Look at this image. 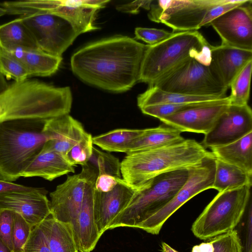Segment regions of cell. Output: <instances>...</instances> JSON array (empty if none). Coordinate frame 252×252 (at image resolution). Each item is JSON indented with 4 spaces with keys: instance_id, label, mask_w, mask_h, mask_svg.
<instances>
[{
    "instance_id": "cell-1",
    "label": "cell",
    "mask_w": 252,
    "mask_h": 252,
    "mask_svg": "<svg viewBox=\"0 0 252 252\" xmlns=\"http://www.w3.org/2000/svg\"><path fill=\"white\" fill-rule=\"evenodd\" d=\"M146 47L125 35L104 38L74 53L71 68L86 83L112 92H124L139 82Z\"/></svg>"
},
{
    "instance_id": "cell-2",
    "label": "cell",
    "mask_w": 252,
    "mask_h": 252,
    "mask_svg": "<svg viewBox=\"0 0 252 252\" xmlns=\"http://www.w3.org/2000/svg\"><path fill=\"white\" fill-rule=\"evenodd\" d=\"M203 145L192 139L126 154L121 162L122 179L138 189L155 177L172 171L189 169L210 155Z\"/></svg>"
},
{
    "instance_id": "cell-3",
    "label": "cell",
    "mask_w": 252,
    "mask_h": 252,
    "mask_svg": "<svg viewBox=\"0 0 252 252\" xmlns=\"http://www.w3.org/2000/svg\"><path fill=\"white\" fill-rule=\"evenodd\" d=\"M210 45L197 31L174 32L154 45H147L141 63L139 82L149 86L189 58L209 66Z\"/></svg>"
},
{
    "instance_id": "cell-4",
    "label": "cell",
    "mask_w": 252,
    "mask_h": 252,
    "mask_svg": "<svg viewBox=\"0 0 252 252\" xmlns=\"http://www.w3.org/2000/svg\"><path fill=\"white\" fill-rule=\"evenodd\" d=\"M45 120L21 119L0 123V179L19 177L41 151L48 139Z\"/></svg>"
},
{
    "instance_id": "cell-5",
    "label": "cell",
    "mask_w": 252,
    "mask_h": 252,
    "mask_svg": "<svg viewBox=\"0 0 252 252\" xmlns=\"http://www.w3.org/2000/svg\"><path fill=\"white\" fill-rule=\"evenodd\" d=\"M189 169L172 171L153 178L139 189L127 206L112 221L108 229L118 227L138 228L164 207L187 181Z\"/></svg>"
},
{
    "instance_id": "cell-6",
    "label": "cell",
    "mask_w": 252,
    "mask_h": 252,
    "mask_svg": "<svg viewBox=\"0 0 252 252\" xmlns=\"http://www.w3.org/2000/svg\"><path fill=\"white\" fill-rule=\"evenodd\" d=\"M251 188L244 186L219 192L193 223L194 235L207 240L235 229L251 199Z\"/></svg>"
},
{
    "instance_id": "cell-7",
    "label": "cell",
    "mask_w": 252,
    "mask_h": 252,
    "mask_svg": "<svg viewBox=\"0 0 252 252\" xmlns=\"http://www.w3.org/2000/svg\"><path fill=\"white\" fill-rule=\"evenodd\" d=\"M109 0H27L4 1L0 5L7 14L20 17L50 14L63 18L78 35L99 29L95 21L97 13Z\"/></svg>"
},
{
    "instance_id": "cell-8",
    "label": "cell",
    "mask_w": 252,
    "mask_h": 252,
    "mask_svg": "<svg viewBox=\"0 0 252 252\" xmlns=\"http://www.w3.org/2000/svg\"><path fill=\"white\" fill-rule=\"evenodd\" d=\"M164 92L190 96H226L228 90L216 78L209 65L189 58L151 85Z\"/></svg>"
},
{
    "instance_id": "cell-9",
    "label": "cell",
    "mask_w": 252,
    "mask_h": 252,
    "mask_svg": "<svg viewBox=\"0 0 252 252\" xmlns=\"http://www.w3.org/2000/svg\"><path fill=\"white\" fill-rule=\"evenodd\" d=\"M216 158L211 154L198 164L189 169L188 178L174 197L161 209L140 224L138 228L148 233L159 234L166 221L191 198L212 189Z\"/></svg>"
},
{
    "instance_id": "cell-10",
    "label": "cell",
    "mask_w": 252,
    "mask_h": 252,
    "mask_svg": "<svg viewBox=\"0 0 252 252\" xmlns=\"http://www.w3.org/2000/svg\"><path fill=\"white\" fill-rule=\"evenodd\" d=\"M219 0H153L149 19L170 27L173 32L197 31L208 9Z\"/></svg>"
},
{
    "instance_id": "cell-11",
    "label": "cell",
    "mask_w": 252,
    "mask_h": 252,
    "mask_svg": "<svg viewBox=\"0 0 252 252\" xmlns=\"http://www.w3.org/2000/svg\"><path fill=\"white\" fill-rule=\"evenodd\" d=\"M98 174L87 164L80 173L68 176L50 193L51 216L55 220L71 225L75 224L87 190Z\"/></svg>"
},
{
    "instance_id": "cell-12",
    "label": "cell",
    "mask_w": 252,
    "mask_h": 252,
    "mask_svg": "<svg viewBox=\"0 0 252 252\" xmlns=\"http://www.w3.org/2000/svg\"><path fill=\"white\" fill-rule=\"evenodd\" d=\"M20 17L39 49L53 56L62 57L79 35L68 21L56 15L40 14Z\"/></svg>"
},
{
    "instance_id": "cell-13",
    "label": "cell",
    "mask_w": 252,
    "mask_h": 252,
    "mask_svg": "<svg viewBox=\"0 0 252 252\" xmlns=\"http://www.w3.org/2000/svg\"><path fill=\"white\" fill-rule=\"evenodd\" d=\"M252 132V111L247 104H229L202 142L205 148L226 145Z\"/></svg>"
},
{
    "instance_id": "cell-14",
    "label": "cell",
    "mask_w": 252,
    "mask_h": 252,
    "mask_svg": "<svg viewBox=\"0 0 252 252\" xmlns=\"http://www.w3.org/2000/svg\"><path fill=\"white\" fill-rule=\"evenodd\" d=\"M221 44L252 51V0L238 5L213 20Z\"/></svg>"
},
{
    "instance_id": "cell-15",
    "label": "cell",
    "mask_w": 252,
    "mask_h": 252,
    "mask_svg": "<svg viewBox=\"0 0 252 252\" xmlns=\"http://www.w3.org/2000/svg\"><path fill=\"white\" fill-rule=\"evenodd\" d=\"M47 193L43 188L36 191L0 193V210L8 209L19 213L33 228L51 216L50 202Z\"/></svg>"
},
{
    "instance_id": "cell-16",
    "label": "cell",
    "mask_w": 252,
    "mask_h": 252,
    "mask_svg": "<svg viewBox=\"0 0 252 252\" xmlns=\"http://www.w3.org/2000/svg\"><path fill=\"white\" fill-rule=\"evenodd\" d=\"M138 190L122 178L112 190L107 192L95 190L94 220L100 237L108 229L112 221L127 206Z\"/></svg>"
},
{
    "instance_id": "cell-17",
    "label": "cell",
    "mask_w": 252,
    "mask_h": 252,
    "mask_svg": "<svg viewBox=\"0 0 252 252\" xmlns=\"http://www.w3.org/2000/svg\"><path fill=\"white\" fill-rule=\"evenodd\" d=\"M229 103H224L188 109L159 120L180 131L208 132Z\"/></svg>"
},
{
    "instance_id": "cell-18",
    "label": "cell",
    "mask_w": 252,
    "mask_h": 252,
    "mask_svg": "<svg viewBox=\"0 0 252 252\" xmlns=\"http://www.w3.org/2000/svg\"><path fill=\"white\" fill-rule=\"evenodd\" d=\"M251 61L252 51L222 44L211 46L209 67L218 80L227 89L235 77Z\"/></svg>"
},
{
    "instance_id": "cell-19",
    "label": "cell",
    "mask_w": 252,
    "mask_h": 252,
    "mask_svg": "<svg viewBox=\"0 0 252 252\" xmlns=\"http://www.w3.org/2000/svg\"><path fill=\"white\" fill-rule=\"evenodd\" d=\"M43 131L48 139L46 143L64 157L87 133L69 114L45 120Z\"/></svg>"
},
{
    "instance_id": "cell-20",
    "label": "cell",
    "mask_w": 252,
    "mask_h": 252,
    "mask_svg": "<svg viewBox=\"0 0 252 252\" xmlns=\"http://www.w3.org/2000/svg\"><path fill=\"white\" fill-rule=\"evenodd\" d=\"M95 181L88 189L78 218L72 227L74 239L79 252L92 251L100 238L94 215Z\"/></svg>"
},
{
    "instance_id": "cell-21",
    "label": "cell",
    "mask_w": 252,
    "mask_h": 252,
    "mask_svg": "<svg viewBox=\"0 0 252 252\" xmlns=\"http://www.w3.org/2000/svg\"><path fill=\"white\" fill-rule=\"evenodd\" d=\"M61 154L50 147L46 142L21 175V177H39L48 181L74 172Z\"/></svg>"
},
{
    "instance_id": "cell-22",
    "label": "cell",
    "mask_w": 252,
    "mask_h": 252,
    "mask_svg": "<svg viewBox=\"0 0 252 252\" xmlns=\"http://www.w3.org/2000/svg\"><path fill=\"white\" fill-rule=\"evenodd\" d=\"M211 149L216 158L252 174V132L231 143Z\"/></svg>"
},
{
    "instance_id": "cell-23",
    "label": "cell",
    "mask_w": 252,
    "mask_h": 252,
    "mask_svg": "<svg viewBox=\"0 0 252 252\" xmlns=\"http://www.w3.org/2000/svg\"><path fill=\"white\" fill-rule=\"evenodd\" d=\"M0 48L7 52L40 50L20 17L0 26Z\"/></svg>"
},
{
    "instance_id": "cell-24",
    "label": "cell",
    "mask_w": 252,
    "mask_h": 252,
    "mask_svg": "<svg viewBox=\"0 0 252 252\" xmlns=\"http://www.w3.org/2000/svg\"><path fill=\"white\" fill-rule=\"evenodd\" d=\"M10 52L25 65L31 76H49L55 73L62 63V57L40 50L18 49Z\"/></svg>"
},
{
    "instance_id": "cell-25",
    "label": "cell",
    "mask_w": 252,
    "mask_h": 252,
    "mask_svg": "<svg viewBox=\"0 0 252 252\" xmlns=\"http://www.w3.org/2000/svg\"><path fill=\"white\" fill-rule=\"evenodd\" d=\"M181 133L166 125L144 129L143 133L130 144L126 154L180 142L184 139Z\"/></svg>"
},
{
    "instance_id": "cell-26",
    "label": "cell",
    "mask_w": 252,
    "mask_h": 252,
    "mask_svg": "<svg viewBox=\"0 0 252 252\" xmlns=\"http://www.w3.org/2000/svg\"><path fill=\"white\" fill-rule=\"evenodd\" d=\"M41 223L47 235L51 252H79L70 225L59 221L51 216Z\"/></svg>"
},
{
    "instance_id": "cell-27",
    "label": "cell",
    "mask_w": 252,
    "mask_h": 252,
    "mask_svg": "<svg viewBox=\"0 0 252 252\" xmlns=\"http://www.w3.org/2000/svg\"><path fill=\"white\" fill-rule=\"evenodd\" d=\"M252 174L216 158L212 189L220 192L244 186L252 187Z\"/></svg>"
},
{
    "instance_id": "cell-28",
    "label": "cell",
    "mask_w": 252,
    "mask_h": 252,
    "mask_svg": "<svg viewBox=\"0 0 252 252\" xmlns=\"http://www.w3.org/2000/svg\"><path fill=\"white\" fill-rule=\"evenodd\" d=\"M224 98V97H223ZM222 98L212 96H190L164 92L154 86H149L137 98L139 109L146 106L162 104H179L215 100Z\"/></svg>"
},
{
    "instance_id": "cell-29",
    "label": "cell",
    "mask_w": 252,
    "mask_h": 252,
    "mask_svg": "<svg viewBox=\"0 0 252 252\" xmlns=\"http://www.w3.org/2000/svg\"><path fill=\"white\" fill-rule=\"evenodd\" d=\"M144 131V129H116L93 137V142L104 151L126 154L130 144Z\"/></svg>"
},
{
    "instance_id": "cell-30",
    "label": "cell",
    "mask_w": 252,
    "mask_h": 252,
    "mask_svg": "<svg viewBox=\"0 0 252 252\" xmlns=\"http://www.w3.org/2000/svg\"><path fill=\"white\" fill-rule=\"evenodd\" d=\"M224 103L230 104L228 96L215 100L204 102L149 105L140 109L144 114L160 120L164 117L191 108Z\"/></svg>"
},
{
    "instance_id": "cell-31",
    "label": "cell",
    "mask_w": 252,
    "mask_h": 252,
    "mask_svg": "<svg viewBox=\"0 0 252 252\" xmlns=\"http://www.w3.org/2000/svg\"><path fill=\"white\" fill-rule=\"evenodd\" d=\"M252 61L248 62L237 74L230 85V94L228 96L230 104L243 105L248 104Z\"/></svg>"
},
{
    "instance_id": "cell-32",
    "label": "cell",
    "mask_w": 252,
    "mask_h": 252,
    "mask_svg": "<svg viewBox=\"0 0 252 252\" xmlns=\"http://www.w3.org/2000/svg\"><path fill=\"white\" fill-rule=\"evenodd\" d=\"M88 164L94 168L98 174H107L121 178V162L110 153L102 152L94 147Z\"/></svg>"
},
{
    "instance_id": "cell-33",
    "label": "cell",
    "mask_w": 252,
    "mask_h": 252,
    "mask_svg": "<svg viewBox=\"0 0 252 252\" xmlns=\"http://www.w3.org/2000/svg\"><path fill=\"white\" fill-rule=\"evenodd\" d=\"M0 70L4 76L15 82L27 80L31 77L25 65L10 52L0 48Z\"/></svg>"
},
{
    "instance_id": "cell-34",
    "label": "cell",
    "mask_w": 252,
    "mask_h": 252,
    "mask_svg": "<svg viewBox=\"0 0 252 252\" xmlns=\"http://www.w3.org/2000/svg\"><path fill=\"white\" fill-rule=\"evenodd\" d=\"M93 147V136L87 132L67 152L65 158L73 166L86 165L92 154Z\"/></svg>"
},
{
    "instance_id": "cell-35",
    "label": "cell",
    "mask_w": 252,
    "mask_h": 252,
    "mask_svg": "<svg viewBox=\"0 0 252 252\" xmlns=\"http://www.w3.org/2000/svg\"><path fill=\"white\" fill-rule=\"evenodd\" d=\"M32 227L19 213L13 212L12 240L13 252L23 251Z\"/></svg>"
},
{
    "instance_id": "cell-36",
    "label": "cell",
    "mask_w": 252,
    "mask_h": 252,
    "mask_svg": "<svg viewBox=\"0 0 252 252\" xmlns=\"http://www.w3.org/2000/svg\"><path fill=\"white\" fill-rule=\"evenodd\" d=\"M210 242L213 252H243L241 241L235 229L212 238Z\"/></svg>"
},
{
    "instance_id": "cell-37",
    "label": "cell",
    "mask_w": 252,
    "mask_h": 252,
    "mask_svg": "<svg viewBox=\"0 0 252 252\" xmlns=\"http://www.w3.org/2000/svg\"><path fill=\"white\" fill-rule=\"evenodd\" d=\"M23 252H51L48 240L41 223L32 228Z\"/></svg>"
},
{
    "instance_id": "cell-38",
    "label": "cell",
    "mask_w": 252,
    "mask_h": 252,
    "mask_svg": "<svg viewBox=\"0 0 252 252\" xmlns=\"http://www.w3.org/2000/svg\"><path fill=\"white\" fill-rule=\"evenodd\" d=\"M248 0H219L207 10L200 24V28L210 25L211 22L227 11L246 2Z\"/></svg>"
},
{
    "instance_id": "cell-39",
    "label": "cell",
    "mask_w": 252,
    "mask_h": 252,
    "mask_svg": "<svg viewBox=\"0 0 252 252\" xmlns=\"http://www.w3.org/2000/svg\"><path fill=\"white\" fill-rule=\"evenodd\" d=\"M174 32L163 29L137 27L135 29V38L143 41L147 45H154L171 36Z\"/></svg>"
},
{
    "instance_id": "cell-40",
    "label": "cell",
    "mask_w": 252,
    "mask_h": 252,
    "mask_svg": "<svg viewBox=\"0 0 252 252\" xmlns=\"http://www.w3.org/2000/svg\"><path fill=\"white\" fill-rule=\"evenodd\" d=\"M13 212L8 209L0 210V239L12 251L13 244L12 231Z\"/></svg>"
},
{
    "instance_id": "cell-41",
    "label": "cell",
    "mask_w": 252,
    "mask_h": 252,
    "mask_svg": "<svg viewBox=\"0 0 252 252\" xmlns=\"http://www.w3.org/2000/svg\"><path fill=\"white\" fill-rule=\"evenodd\" d=\"M244 224L241 231L242 234L238 235L241 241L243 252H252V205L250 199L244 214Z\"/></svg>"
},
{
    "instance_id": "cell-42",
    "label": "cell",
    "mask_w": 252,
    "mask_h": 252,
    "mask_svg": "<svg viewBox=\"0 0 252 252\" xmlns=\"http://www.w3.org/2000/svg\"><path fill=\"white\" fill-rule=\"evenodd\" d=\"M120 179L107 174H98L94 183V189L99 192H107L115 187Z\"/></svg>"
},
{
    "instance_id": "cell-43",
    "label": "cell",
    "mask_w": 252,
    "mask_h": 252,
    "mask_svg": "<svg viewBox=\"0 0 252 252\" xmlns=\"http://www.w3.org/2000/svg\"><path fill=\"white\" fill-rule=\"evenodd\" d=\"M152 0H135L129 3L118 5L116 9L123 12L137 14L142 8L149 10Z\"/></svg>"
},
{
    "instance_id": "cell-44",
    "label": "cell",
    "mask_w": 252,
    "mask_h": 252,
    "mask_svg": "<svg viewBox=\"0 0 252 252\" xmlns=\"http://www.w3.org/2000/svg\"><path fill=\"white\" fill-rule=\"evenodd\" d=\"M40 188L27 187L0 179V193L13 191H36Z\"/></svg>"
},
{
    "instance_id": "cell-45",
    "label": "cell",
    "mask_w": 252,
    "mask_h": 252,
    "mask_svg": "<svg viewBox=\"0 0 252 252\" xmlns=\"http://www.w3.org/2000/svg\"><path fill=\"white\" fill-rule=\"evenodd\" d=\"M213 245L210 241L194 246L192 248L191 252H213Z\"/></svg>"
},
{
    "instance_id": "cell-46",
    "label": "cell",
    "mask_w": 252,
    "mask_h": 252,
    "mask_svg": "<svg viewBox=\"0 0 252 252\" xmlns=\"http://www.w3.org/2000/svg\"><path fill=\"white\" fill-rule=\"evenodd\" d=\"M9 85L5 79L4 76L0 70V95L5 93Z\"/></svg>"
},
{
    "instance_id": "cell-47",
    "label": "cell",
    "mask_w": 252,
    "mask_h": 252,
    "mask_svg": "<svg viewBox=\"0 0 252 252\" xmlns=\"http://www.w3.org/2000/svg\"><path fill=\"white\" fill-rule=\"evenodd\" d=\"M161 248L162 252H179L163 242L161 243Z\"/></svg>"
},
{
    "instance_id": "cell-48",
    "label": "cell",
    "mask_w": 252,
    "mask_h": 252,
    "mask_svg": "<svg viewBox=\"0 0 252 252\" xmlns=\"http://www.w3.org/2000/svg\"><path fill=\"white\" fill-rule=\"evenodd\" d=\"M0 252H12L0 239Z\"/></svg>"
},
{
    "instance_id": "cell-49",
    "label": "cell",
    "mask_w": 252,
    "mask_h": 252,
    "mask_svg": "<svg viewBox=\"0 0 252 252\" xmlns=\"http://www.w3.org/2000/svg\"><path fill=\"white\" fill-rule=\"evenodd\" d=\"M5 14H7L6 10L4 8L0 7V17L2 16Z\"/></svg>"
},
{
    "instance_id": "cell-50",
    "label": "cell",
    "mask_w": 252,
    "mask_h": 252,
    "mask_svg": "<svg viewBox=\"0 0 252 252\" xmlns=\"http://www.w3.org/2000/svg\"></svg>"
}]
</instances>
